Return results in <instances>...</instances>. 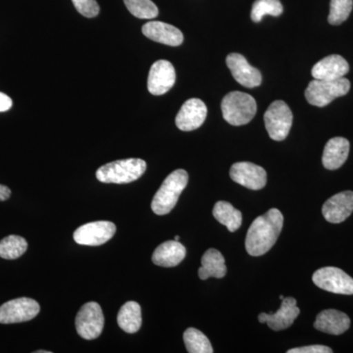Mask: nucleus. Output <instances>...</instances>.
<instances>
[{"label": "nucleus", "mask_w": 353, "mask_h": 353, "mask_svg": "<svg viewBox=\"0 0 353 353\" xmlns=\"http://www.w3.org/2000/svg\"><path fill=\"white\" fill-rule=\"evenodd\" d=\"M284 226V216L272 208L253 221L245 238V248L252 256H261L273 248Z\"/></svg>", "instance_id": "f257e3e1"}, {"label": "nucleus", "mask_w": 353, "mask_h": 353, "mask_svg": "<svg viewBox=\"0 0 353 353\" xmlns=\"http://www.w3.org/2000/svg\"><path fill=\"white\" fill-rule=\"evenodd\" d=\"M189 182V175L183 169L172 172L165 179L152 202V209L157 215H166L175 208L183 190Z\"/></svg>", "instance_id": "f03ea898"}, {"label": "nucleus", "mask_w": 353, "mask_h": 353, "mask_svg": "<svg viewBox=\"0 0 353 353\" xmlns=\"http://www.w3.org/2000/svg\"><path fill=\"white\" fill-rule=\"evenodd\" d=\"M146 162L139 158L117 160L97 169L99 182L104 183H129L138 180L145 174Z\"/></svg>", "instance_id": "7ed1b4c3"}, {"label": "nucleus", "mask_w": 353, "mask_h": 353, "mask_svg": "<svg viewBox=\"0 0 353 353\" xmlns=\"http://www.w3.org/2000/svg\"><path fill=\"white\" fill-rule=\"evenodd\" d=\"M223 117L233 126L248 124L254 118L257 104L252 95L241 92H232L225 95L221 103Z\"/></svg>", "instance_id": "20e7f679"}, {"label": "nucleus", "mask_w": 353, "mask_h": 353, "mask_svg": "<svg viewBox=\"0 0 353 353\" xmlns=\"http://www.w3.org/2000/svg\"><path fill=\"white\" fill-rule=\"evenodd\" d=\"M350 90V82L345 78L334 81L314 79L306 88L305 99L311 105L324 108L331 103L334 99L347 94Z\"/></svg>", "instance_id": "39448f33"}, {"label": "nucleus", "mask_w": 353, "mask_h": 353, "mask_svg": "<svg viewBox=\"0 0 353 353\" xmlns=\"http://www.w3.org/2000/svg\"><path fill=\"white\" fill-rule=\"evenodd\" d=\"M292 112L285 101H277L270 104L264 114V123L269 136L274 141H284L292 125Z\"/></svg>", "instance_id": "423d86ee"}, {"label": "nucleus", "mask_w": 353, "mask_h": 353, "mask_svg": "<svg viewBox=\"0 0 353 353\" xmlns=\"http://www.w3.org/2000/svg\"><path fill=\"white\" fill-rule=\"evenodd\" d=\"M313 283L320 289L336 294H353V279L336 267H324L313 274Z\"/></svg>", "instance_id": "0eeeda50"}, {"label": "nucleus", "mask_w": 353, "mask_h": 353, "mask_svg": "<svg viewBox=\"0 0 353 353\" xmlns=\"http://www.w3.org/2000/svg\"><path fill=\"white\" fill-rule=\"evenodd\" d=\"M104 326V315L99 303H88L82 306L76 317V329L88 341L99 338Z\"/></svg>", "instance_id": "6e6552de"}, {"label": "nucleus", "mask_w": 353, "mask_h": 353, "mask_svg": "<svg viewBox=\"0 0 353 353\" xmlns=\"http://www.w3.org/2000/svg\"><path fill=\"white\" fill-rule=\"evenodd\" d=\"M41 306L34 299L20 297L0 306V324L30 321L39 314Z\"/></svg>", "instance_id": "1a4fd4ad"}, {"label": "nucleus", "mask_w": 353, "mask_h": 353, "mask_svg": "<svg viewBox=\"0 0 353 353\" xmlns=\"http://www.w3.org/2000/svg\"><path fill=\"white\" fill-rule=\"evenodd\" d=\"M116 233V226L109 221L88 223L76 230L74 240L82 245L99 246L108 243Z\"/></svg>", "instance_id": "9d476101"}, {"label": "nucleus", "mask_w": 353, "mask_h": 353, "mask_svg": "<svg viewBox=\"0 0 353 353\" xmlns=\"http://www.w3.org/2000/svg\"><path fill=\"white\" fill-rule=\"evenodd\" d=\"M230 176L234 182L252 190L263 189L267 183L266 171L250 162L234 163L230 170Z\"/></svg>", "instance_id": "9b49d317"}, {"label": "nucleus", "mask_w": 353, "mask_h": 353, "mask_svg": "<svg viewBox=\"0 0 353 353\" xmlns=\"http://www.w3.org/2000/svg\"><path fill=\"white\" fill-rule=\"evenodd\" d=\"M176 82V71L171 62L158 60L150 68L148 79V92L153 95L168 92Z\"/></svg>", "instance_id": "f8f14e48"}, {"label": "nucleus", "mask_w": 353, "mask_h": 353, "mask_svg": "<svg viewBox=\"0 0 353 353\" xmlns=\"http://www.w3.org/2000/svg\"><path fill=\"white\" fill-rule=\"evenodd\" d=\"M226 62L234 80L240 85L248 88L259 87L261 85L262 76L259 70L248 63L243 55L231 53L228 55Z\"/></svg>", "instance_id": "ddd939ff"}, {"label": "nucleus", "mask_w": 353, "mask_h": 353, "mask_svg": "<svg viewBox=\"0 0 353 353\" xmlns=\"http://www.w3.org/2000/svg\"><path fill=\"white\" fill-rule=\"evenodd\" d=\"M208 116V108L199 99H190L183 104L176 117V125L181 131L199 129Z\"/></svg>", "instance_id": "4468645a"}, {"label": "nucleus", "mask_w": 353, "mask_h": 353, "mask_svg": "<svg viewBox=\"0 0 353 353\" xmlns=\"http://www.w3.org/2000/svg\"><path fill=\"white\" fill-rule=\"evenodd\" d=\"M353 212V192L345 190L334 194L325 202L322 208L323 216L332 224H340Z\"/></svg>", "instance_id": "2eb2a0df"}, {"label": "nucleus", "mask_w": 353, "mask_h": 353, "mask_svg": "<svg viewBox=\"0 0 353 353\" xmlns=\"http://www.w3.org/2000/svg\"><path fill=\"white\" fill-rule=\"evenodd\" d=\"M350 71V65L341 55L323 58L313 66L311 75L316 80L334 81L343 78Z\"/></svg>", "instance_id": "dca6fc26"}, {"label": "nucleus", "mask_w": 353, "mask_h": 353, "mask_svg": "<svg viewBox=\"0 0 353 353\" xmlns=\"http://www.w3.org/2000/svg\"><path fill=\"white\" fill-rule=\"evenodd\" d=\"M143 34L146 38L166 46H179L183 41V32L180 30L159 21H152L143 25Z\"/></svg>", "instance_id": "f3484780"}, {"label": "nucleus", "mask_w": 353, "mask_h": 353, "mask_svg": "<svg viewBox=\"0 0 353 353\" xmlns=\"http://www.w3.org/2000/svg\"><path fill=\"white\" fill-rule=\"evenodd\" d=\"M315 329L323 333L339 336L350 327V317L336 309H327L318 314L314 323Z\"/></svg>", "instance_id": "a211bd4d"}, {"label": "nucleus", "mask_w": 353, "mask_h": 353, "mask_svg": "<svg viewBox=\"0 0 353 353\" xmlns=\"http://www.w3.org/2000/svg\"><path fill=\"white\" fill-rule=\"evenodd\" d=\"M350 141L347 139L336 137L330 139L323 152L322 162L328 170H336L347 161L350 153Z\"/></svg>", "instance_id": "6ab92c4d"}, {"label": "nucleus", "mask_w": 353, "mask_h": 353, "mask_svg": "<svg viewBox=\"0 0 353 353\" xmlns=\"http://www.w3.org/2000/svg\"><path fill=\"white\" fill-rule=\"evenodd\" d=\"M185 246L178 241H168L157 248L152 255V262L157 266L175 267L185 257Z\"/></svg>", "instance_id": "aec40b11"}, {"label": "nucleus", "mask_w": 353, "mask_h": 353, "mask_svg": "<svg viewBox=\"0 0 353 353\" xmlns=\"http://www.w3.org/2000/svg\"><path fill=\"white\" fill-rule=\"evenodd\" d=\"M299 313L301 310L296 306V299L290 296L285 297L277 312L267 316L268 317L267 324L269 328L274 331H282L292 326Z\"/></svg>", "instance_id": "412c9836"}, {"label": "nucleus", "mask_w": 353, "mask_h": 353, "mask_svg": "<svg viewBox=\"0 0 353 353\" xmlns=\"http://www.w3.org/2000/svg\"><path fill=\"white\" fill-rule=\"evenodd\" d=\"M227 274L226 263L222 253L214 248H210L204 253L201 259V267L199 269V276L201 280L214 277L221 279Z\"/></svg>", "instance_id": "4be33fe9"}, {"label": "nucleus", "mask_w": 353, "mask_h": 353, "mask_svg": "<svg viewBox=\"0 0 353 353\" xmlns=\"http://www.w3.org/2000/svg\"><path fill=\"white\" fill-rule=\"evenodd\" d=\"M118 325L128 334H134L141 329V308L136 301H128L121 307L117 316Z\"/></svg>", "instance_id": "5701e85b"}, {"label": "nucleus", "mask_w": 353, "mask_h": 353, "mask_svg": "<svg viewBox=\"0 0 353 353\" xmlns=\"http://www.w3.org/2000/svg\"><path fill=\"white\" fill-rule=\"evenodd\" d=\"M215 219L228 228L230 232H236L240 229L243 223V214L240 210L234 208L227 201H218L213 208Z\"/></svg>", "instance_id": "b1692460"}, {"label": "nucleus", "mask_w": 353, "mask_h": 353, "mask_svg": "<svg viewBox=\"0 0 353 353\" xmlns=\"http://www.w3.org/2000/svg\"><path fill=\"white\" fill-rule=\"evenodd\" d=\"M183 341L188 352L213 353L214 352L208 336L196 328H189L185 332Z\"/></svg>", "instance_id": "393cba45"}, {"label": "nucleus", "mask_w": 353, "mask_h": 353, "mask_svg": "<svg viewBox=\"0 0 353 353\" xmlns=\"http://www.w3.org/2000/svg\"><path fill=\"white\" fill-rule=\"evenodd\" d=\"M27 248L28 243L24 238L12 234L0 241V257L7 260L19 259Z\"/></svg>", "instance_id": "a878e982"}, {"label": "nucleus", "mask_w": 353, "mask_h": 353, "mask_svg": "<svg viewBox=\"0 0 353 353\" xmlns=\"http://www.w3.org/2000/svg\"><path fill=\"white\" fill-rule=\"evenodd\" d=\"M284 11L280 0H256L253 3L252 20L253 22L259 23L263 19L265 15H271L278 17Z\"/></svg>", "instance_id": "bb28decb"}, {"label": "nucleus", "mask_w": 353, "mask_h": 353, "mask_svg": "<svg viewBox=\"0 0 353 353\" xmlns=\"http://www.w3.org/2000/svg\"><path fill=\"white\" fill-rule=\"evenodd\" d=\"M124 3L130 13L139 19H153L159 13L152 0H124Z\"/></svg>", "instance_id": "cd10ccee"}, {"label": "nucleus", "mask_w": 353, "mask_h": 353, "mask_svg": "<svg viewBox=\"0 0 353 353\" xmlns=\"http://www.w3.org/2000/svg\"><path fill=\"white\" fill-rule=\"evenodd\" d=\"M353 0H331L328 21L331 25H341L350 17Z\"/></svg>", "instance_id": "c85d7f7f"}, {"label": "nucleus", "mask_w": 353, "mask_h": 353, "mask_svg": "<svg viewBox=\"0 0 353 353\" xmlns=\"http://www.w3.org/2000/svg\"><path fill=\"white\" fill-rule=\"evenodd\" d=\"M72 2L78 12L87 18L97 17L101 11L97 0H72Z\"/></svg>", "instance_id": "c756f323"}, {"label": "nucleus", "mask_w": 353, "mask_h": 353, "mask_svg": "<svg viewBox=\"0 0 353 353\" xmlns=\"http://www.w3.org/2000/svg\"><path fill=\"white\" fill-rule=\"evenodd\" d=\"M288 353H332L333 350L325 345H307V347L292 348Z\"/></svg>", "instance_id": "7c9ffc66"}, {"label": "nucleus", "mask_w": 353, "mask_h": 353, "mask_svg": "<svg viewBox=\"0 0 353 353\" xmlns=\"http://www.w3.org/2000/svg\"><path fill=\"white\" fill-rule=\"evenodd\" d=\"M12 99L8 95L0 92V112H6L12 108Z\"/></svg>", "instance_id": "2f4dec72"}, {"label": "nucleus", "mask_w": 353, "mask_h": 353, "mask_svg": "<svg viewBox=\"0 0 353 353\" xmlns=\"http://www.w3.org/2000/svg\"><path fill=\"white\" fill-rule=\"evenodd\" d=\"M11 196V190L6 185H0V201H7Z\"/></svg>", "instance_id": "473e14b6"}, {"label": "nucleus", "mask_w": 353, "mask_h": 353, "mask_svg": "<svg viewBox=\"0 0 353 353\" xmlns=\"http://www.w3.org/2000/svg\"><path fill=\"white\" fill-rule=\"evenodd\" d=\"M268 314L267 313H260L259 316V321L260 323H262V324H264V323H267V319H268V317H267Z\"/></svg>", "instance_id": "72a5a7b5"}, {"label": "nucleus", "mask_w": 353, "mask_h": 353, "mask_svg": "<svg viewBox=\"0 0 353 353\" xmlns=\"http://www.w3.org/2000/svg\"><path fill=\"white\" fill-rule=\"evenodd\" d=\"M36 353H50V352H48V350H37L34 352Z\"/></svg>", "instance_id": "f704fd0d"}, {"label": "nucleus", "mask_w": 353, "mask_h": 353, "mask_svg": "<svg viewBox=\"0 0 353 353\" xmlns=\"http://www.w3.org/2000/svg\"><path fill=\"white\" fill-rule=\"evenodd\" d=\"M179 240H180V236H175V241H179Z\"/></svg>", "instance_id": "c9c22d12"}, {"label": "nucleus", "mask_w": 353, "mask_h": 353, "mask_svg": "<svg viewBox=\"0 0 353 353\" xmlns=\"http://www.w3.org/2000/svg\"><path fill=\"white\" fill-rule=\"evenodd\" d=\"M285 299L284 296H280V299H282V301H283V299Z\"/></svg>", "instance_id": "e433bc0d"}]
</instances>
